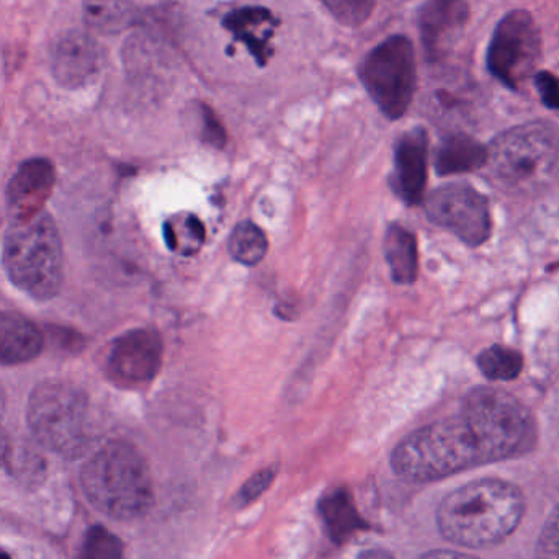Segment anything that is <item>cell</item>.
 Wrapping results in <instances>:
<instances>
[{
  "label": "cell",
  "mask_w": 559,
  "mask_h": 559,
  "mask_svg": "<svg viewBox=\"0 0 559 559\" xmlns=\"http://www.w3.org/2000/svg\"><path fill=\"white\" fill-rule=\"evenodd\" d=\"M358 74L381 114L390 120H400L409 110L416 94L413 43L403 35L390 36L368 52Z\"/></svg>",
  "instance_id": "obj_7"
},
{
  "label": "cell",
  "mask_w": 559,
  "mask_h": 559,
  "mask_svg": "<svg viewBox=\"0 0 559 559\" xmlns=\"http://www.w3.org/2000/svg\"><path fill=\"white\" fill-rule=\"evenodd\" d=\"M223 26L242 43L259 66H267L274 55L272 39L277 33L280 20L265 7H241L223 20Z\"/></svg>",
  "instance_id": "obj_14"
},
{
  "label": "cell",
  "mask_w": 559,
  "mask_h": 559,
  "mask_svg": "<svg viewBox=\"0 0 559 559\" xmlns=\"http://www.w3.org/2000/svg\"><path fill=\"white\" fill-rule=\"evenodd\" d=\"M525 496L514 483L483 478L450 491L437 508L440 535L456 547L483 548L504 544L522 524Z\"/></svg>",
  "instance_id": "obj_2"
},
{
  "label": "cell",
  "mask_w": 559,
  "mask_h": 559,
  "mask_svg": "<svg viewBox=\"0 0 559 559\" xmlns=\"http://www.w3.org/2000/svg\"><path fill=\"white\" fill-rule=\"evenodd\" d=\"M78 559H124L123 544L108 528L94 525L82 540Z\"/></svg>",
  "instance_id": "obj_23"
},
{
  "label": "cell",
  "mask_w": 559,
  "mask_h": 559,
  "mask_svg": "<svg viewBox=\"0 0 559 559\" xmlns=\"http://www.w3.org/2000/svg\"><path fill=\"white\" fill-rule=\"evenodd\" d=\"M535 559H559V504L542 527L535 547Z\"/></svg>",
  "instance_id": "obj_26"
},
{
  "label": "cell",
  "mask_w": 559,
  "mask_h": 559,
  "mask_svg": "<svg viewBox=\"0 0 559 559\" xmlns=\"http://www.w3.org/2000/svg\"><path fill=\"white\" fill-rule=\"evenodd\" d=\"M163 235L170 251L179 255H195L205 242V226L199 216L182 213L166 219Z\"/></svg>",
  "instance_id": "obj_20"
},
{
  "label": "cell",
  "mask_w": 559,
  "mask_h": 559,
  "mask_svg": "<svg viewBox=\"0 0 559 559\" xmlns=\"http://www.w3.org/2000/svg\"><path fill=\"white\" fill-rule=\"evenodd\" d=\"M318 511L325 534L335 545L347 544L361 532L370 531L347 486L328 489L319 499Z\"/></svg>",
  "instance_id": "obj_15"
},
{
  "label": "cell",
  "mask_w": 559,
  "mask_h": 559,
  "mask_svg": "<svg viewBox=\"0 0 559 559\" xmlns=\"http://www.w3.org/2000/svg\"><path fill=\"white\" fill-rule=\"evenodd\" d=\"M43 334L25 316L0 311V365H20L38 357Z\"/></svg>",
  "instance_id": "obj_16"
},
{
  "label": "cell",
  "mask_w": 559,
  "mask_h": 559,
  "mask_svg": "<svg viewBox=\"0 0 559 559\" xmlns=\"http://www.w3.org/2000/svg\"><path fill=\"white\" fill-rule=\"evenodd\" d=\"M357 559H396L393 555L388 551L380 550V548H373V550L364 551Z\"/></svg>",
  "instance_id": "obj_30"
},
{
  "label": "cell",
  "mask_w": 559,
  "mask_h": 559,
  "mask_svg": "<svg viewBox=\"0 0 559 559\" xmlns=\"http://www.w3.org/2000/svg\"><path fill=\"white\" fill-rule=\"evenodd\" d=\"M430 5L437 7V9L442 10H459L460 9V0H432Z\"/></svg>",
  "instance_id": "obj_32"
},
{
  "label": "cell",
  "mask_w": 559,
  "mask_h": 559,
  "mask_svg": "<svg viewBox=\"0 0 559 559\" xmlns=\"http://www.w3.org/2000/svg\"><path fill=\"white\" fill-rule=\"evenodd\" d=\"M104 68V51L87 33L71 29L56 43L51 69L56 81L66 88L91 84Z\"/></svg>",
  "instance_id": "obj_11"
},
{
  "label": "cell",
  "mask_w": 559,
  "mask_h": 559,
  "mask_svg": "<svg viewBox=\"0 0 559 559\" xmlns=\"http://www.w3.org/2000/svg\"><path fill=\"white\" fill-rule=\"evenodd\" d=\"M82 489L92 506L115 521L143 518L154 504L150 466L123 440L105 443L82 466Z\"/></svg>",
  "instance_id": "obj_3"
},
{
  "label": "cell",
  "mask_w": 559,
  "mask_h": 559,
  "mask_svg": "<svg viewBox=\"0 0 559 559\" xmlns=\"http://www.w3.org/2000/svg\"><path fill=\"white\" fill-rule=\"evenodd\" d=\"M429 136L424 128L406 131L394 146L391 187L406 205L416 206L424 200L427 186Z\"/></svg>",
  "instance_id": "obj_12"
},
{
  "label": "cell",
  "mask_w": 559,
  "mask_h": 559,
  "mask_svg": "<svg viewBox=\"0 0 559 559\" xmlns=\"http://www.w3.org/2000/svg\"><path fill=\"white\" fill-rule=\"evenodd\" d=\"M200 120H202V140L210 146L225 147L228 141L225 127L219 121L218 115L209 107V105L200 104Z\"/></svg>",
  "instance_id": "obj_27"
},
{
  "label": "cell",
  "mask_w": 559,
  "mask_h": 559,
  "mask_svg": "<svg viewBox=\"0 0 559 559\" xmlns=\"http://www.w3.org/2000/svg\"><path fill=\"white\" fill-rule=\"evenodd\" d=\"M7 455H9V439H7L5 430L0 424V465L5 462Z\"/></svg>",
  "instance_id": "obj_31"
},
{
  "label": "cell",
  "mask_w": 559,
  "mask_h": 559,
  "mask_svg": "<svg viewBox=\"0 0 559 559\" xmlns=\"http://www.w3.org/2000/svg\"><path fill=\"white\" fill-rule=\"evenodd\" d=\"M420 559H481L473 557V555L465 554V551L456 550H432L427 551Z\"/></svg>",
  "instance_id": "obj_29"
},
{
  "label": "cell",
  "mask_w": 559,
  "mask_h": 559,
  "mask_svg": "<svg viewBox=\"0 0 559 559\" xmlns=\"http://www.w3.org/2000/svg\"><path fill=\"white\" fill-rule=\"evenodd\" d=\"M535 85H537L538 94H540L542 100L551 110H558L559 108V79L551 72H538L535 75Z\"/></svg>",
  "instance_id": "obj_28"
},
{
  "label": "cell",
  "mask_w": 559,
  "mask_h": 559,
  "mask_svg": "<svg viewBox=\"0 0 559 559\" xmlns=\"http://www.w3.org/2000/svg\"><path fill=\"white\" fill-rule=\"evenodd\" d=\"M0 401H2V400H0Z\"/></svg>",
  "instance_id": "obj_34"
},
{
  "label": "cell",
  "mask_w": 559,
  "mask_h": 559,
  "mask_svg": "<svg viewBox=\"0 0 559 559\" xmlns=\"http://www.w3.org/2000/svg\"><path fill=\"white\" fill-rule=\"evenodd\" d=\"M427 218L449 229L460 241L476 248L488 241L492 231L491 212L485 197L468 183H449L424 200Z\"/></svg>",
  "instance_id": "obj_9"
},
{
  "label": "cell",
  "mask_w": 559,
  "mask_h": 559,
  "mask_svg": "<svg viewBox=\"0 0 559 559\" xmlns=\"http://www.w3.org/2000/svg\"><path fill=\"white\" fill-rule=\"evenodd\" d=\"M26 419L35 439L64 459H78L91 445L85 394L64 381H45L29 394Z\"/></svg>",
  "instance_id": "obj_6"
},
{
  "label": "cell",
  "mask_w": 559,
  "mask_h": 559,
  "mask_svg": "<svg viewBox=\"0 0 559 559\" xmlns=\"http://www.w3.org/2000/svg\"><path fill=\"white\" fill-rule=\"evenodd\" d=\"M2 264L20 292L36 301L55 298L64 278L61 236L55 219L41 212L12 222L3 238Z\"/></svg>",
  "instance_id": "obj_5"
},
{
  "label": "cell",
  "mask_w": 559,
  "mask_h": 559,
  "mask_svg": "<svg viewBox=\"0 0 559 559\" xmlns=\"http://www.w3.org/2000/svg\"><path fill=\"white\" fill-rule=\"evenodd\" d=\"M56 170L51 160L29 159L19 167L7 187V210L12 222L33 218L51 197Z\"/></svg>",
  "instance_id": "obj_13"
},
{
  "label": "cell",
  "mask_w": 559,
  "mask_h": 559,
  "mask_svg": "<svg viewBox=\"0 0 559 559\" xmlns=\"http://www.w3.org/2000/svg\"><path fill=\"white\" fill-rule=\"evenodd\" d=\"M540 58V33L531 13L514 10L499 22L488 49V68L502 84L518 88Z\"/></svg>",
  "instance_id": "obj_8"
},
{
  "label": "cell",
  "mask_w": 559,
  "mask_h": 559,
  "mask_svg": "<svg viewBox=\"0 0 559 559\" xmlns=\"http://www.w3.org/2000/svg\"><path fill=\"white\" fill-rule=\"evenodd\" d=\"M478 365L488 380L509 381L521 374L524 358L514 348L492 345L479 355Z\"/></svg>",
  "instance_id": "obj_22"
},
{
  "label": "cell",
  "mask_w": 559,
  "mask_h": 559,
  "mask_svg": "<svg viewBox=\"0 0 559 559\" xmlns=\"http://www.w3.org/2000/svg\"><path fill=\"white\" fill-rule=\"evenodd\" d=\"M535 442L537 427L524 404L498 388H479L459 414L401 440L391 453V468L406 481H440L476 466L518 459Z\"/></svg>",
  "instance_id": "obj_1"
},
{
  "label": "cell",
  "mask_w": 559,
  "mask_h": 559,
  "mask_svg": "<svg viewBox=\"0 0 559 559\" xmlns=\"http://www.w3.org/2000/svg\"><path fill=\"white\" fill-rule=\"evenodd\" d=\"M0 559H12L7 551L0 550Z\"/></svg>",
  "instance_id": "obj_33"
},
{
  "label": "cell",
  "mask_w": 559,
  "mask_h": 559,
  "mask_svg": "<svg viewBox=\"0 0 559 559\" xmlns=\"http://www.w3.org/2000/svg\"><path fill=\"white\" fill-rule=\"evenodd\" d=\"M84 20L95 32L117 35L136 23L138 9L131 0H84Z\"/></svg>",
  "instance_id": "obj_19"
},
{
  "label": "cell",
  "mask_w": 559,
  "mask_h": 559,
  "mask_svg": "<svg viewBox=\"0 0 559 559\" xmlns=\"http://www.w3.org/2000/svg\"><path fill=\"white\" fill-rule=\"evenodd\" d=\"M228 249L236 262L254 267L267 254V236L255 223L242 222L231 233Z\"/></svg>",
  "instance_id": "obj_21"
},
{
  "label": "cell",
  "mask_w": 559,
  "mask_h": 559,
  "mask_svg": "<svg viewBox=\"0 0 559 559\" xmlns=\"http://www.w3.org/2000/svg\"><path fill=\"white\" fill-rule=\"evenodd\" d=\"M489 180L511 195H534L559 174V131L554 124H522L502 133L488 147Z\"/></svg>",
  "instance_id": "obj_4"
},
{
  "label": "cell",
  "mask_w": 559,
  "mask_h": 559,
  "mask_svg": "<svg viewBox=\"0 0 559 559\" xmlns=\"http://www.w3.org/2000/svg\"><path fill=\"white\" fill-rule=\"evenodd\" d=\"M488 160V147L466 134L447 138L436 154V170L440 176L475 173Z\"/></svg>",
  "instance_id": "obj_17"
},
{
  "label": "cell",
  "mask_w": 559,
  "mask_h": 559,
  "mask_svg": "<svg viewBox=\"0 0 559 559\" xmlns=\"http://www.w3.org/2000/svg\"><path fill=\"white\" fill-rule=\"evenodd\" d=\"M277 473V466H267V468H262L261 472L252 475L251 478L241 486V489L236 492L235 499H233V506H235L236 509H245L251 506L252 502L258 501V499L274 485Z\"/></svg>",
  "instance_id": "obj_25"
},
{
  "label": "cell",
  "mask_w": 559,
  "mask_h": 559,
  "mask_svg": "<svg viewBox=\"0 0 559 559\" xmlns=\"http://www.w3.org/2000/svg\"><path fill=\"white\" fill-rule=\"evenodd\" d=\"M163 341L153 329H134L120 335L108 354L107 371L118 386L151 383L163 367Z\"/></svg>",
  "instance_id": "obj_10"
},
{
  "label": "cell",
  "mask_w": 559,
  "mask_h": 559,
  "mask_svg": "<svg viewBox=\"0 0 559 559\" xmlns=\"http://www.w3.org/2000/svg\"><path fill=\"white\" fill-rule=\"evenodd\" d=\"M344 26H361L377 7V0H319Z\"/></svg>",
  "instance_id": "obj_24"
},
{
  "label": "cell",
  "mask_w": 559,
  "mask_h": 559,
  "mask_svg": "<svg viewBox=\"0 0 559 559\" xmlns=\"http://www.w3.org/2000/svg\"><path fill=\"white\" fill-rule=\"evenodd\" d=\"M384 261L391 277L400 285L416 282L419 272V249L413 231L401 225H391L384 235Z\"/></svg>",
  "instance_id": "obj_18"
}]
</instances>
